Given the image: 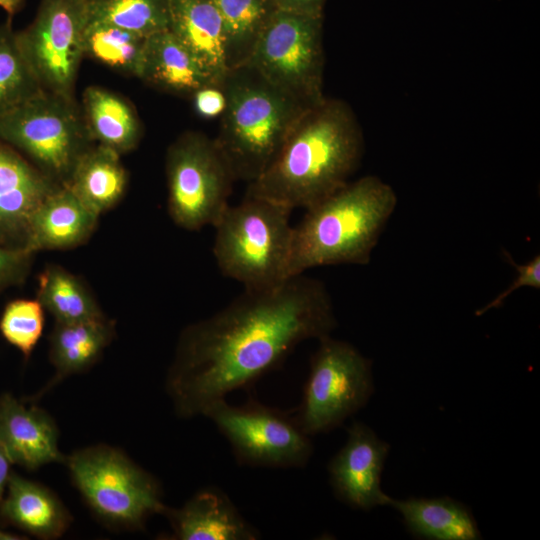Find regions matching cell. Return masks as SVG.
<instances>
[{
    "label": "cell",
    "instance_id": "obj_1",
    "mask_svg": "<svg viewBox=\"0 0 540 540\" xmlns=\"http://www.w3.org/2000/svg\"><path fill=\"white\" fill-rule=\"evenodd\" d=\"M337 321L324 283L304 274L261 290L245 289L181 333L166 389L179 417L203 416L214 402L277 369L307 339Z\"/></svg>",
    "mask_w": 540,
    "mask_h": 540
},
{
    "label": "cell",
    "instance_id": "obj_2",
    "mask_svg": "<svg viewBox=\"0 0 540 540\" xmlns=\"http://www.w3.org/2000/svg\"><path fill=\"white\" fill-rule=\"evenodd\" d=\"M363 153L362 129L350 105L325 97L301 114L245 195L307 209L347 184Z\"/></svg>",
    "mask_w": 540,
    "mask_h": 540
},
{
    "label": "cell",
    "instance_id": "obj_3",
    "mask_svg": "<svg viewBox=\"0 0 540 540\" xmlns=\"http://www.w3.org/2000/svg\"><path fill=\"white\" fill-rule=\"evenodd\" d=\"M397 202L391 185L367 175L305 209L293 226L290 276L319 266L369 264Z\"/></svg>",
    "mask_w": 540,
    "mask_h": 540
},
{
    "label": "cell",
    "instance_id": "obj_4",
    "mask_svg": "<svg viewBox=\"0 0 540 540\" xmlns=\"http://www.w3.org/2000/svg\"><path fill=\"white\" fill-rule=\"evenodd\" d=\"M222 85L226 106L214 140L235 180L249 184L269 166L310 107L272 86L247 64L231 69Z\"/></svg>",
    "mask_w": 540,
    "mask_h": 540
},
{
    "label": "cell",
    "instance_id": "obj_5",
    "mask_svg": "<svg viewBox=\"0 0 540 540\" xmlns=\"http://www.w3.org/2000/svg\"><path fill=\"white\" fill-rule=\"evenodd\" d=\"M292 210L263 198L246 196L225 210L213 226V255L221 273L245 289L277 286L291 276Z\"/></svg>",
    "mask_w": 540,
    "mask_h": 540
},
{
    "label": "cell",
    "instance_id": "obj_6",
    "mask_svg": "<svg viewBox=\"0 0 540 540\" xmlns=\"http://www.w3.org/2000/svg\"><path fill=\"white\" fill-rule=\"evenodd\" d=\"M0 141L63 186L94 144L75 98L44 90L0 117Z\"/></svg>",
    "mask_w": 540,
    "mask_h": 540
},
{
    "label": "cell",
    "instance_id": "obj_7",
    "mask_svg": "<svg viewBox=\"0 0 540 540\" xmlns=\"http://www.w3.org/2000/svg\"><path fill=\"white\" fill-rule=\"evenodd\" d=\"M65 463L86 503L110 525L141 528L149 516L166 509L157 480L115 448H83Z\"/></svg>",
    "mask_w": 540,
    "mask_h": 540
},
{
    "label": "cell",
    "instance_id": "obj_8",
    "mask_svg": "<svg viewBox=\"0 0 540 540\" xmlns=\"http://www.w3.org/2000/svg\"><path fill=\"white\" fill-rule=\"evenodd\" d=\"M167 209L180 228L214 226L229 207L236 181L215 140L198 131L178 137L166 154Z\"/></svg>",
    "mask_w": 540,
    "mask_h": 540
},
{
    "label": "cell",
    "instance_id": "obj_9",
    "mask_svg": "<svg viewBox=\"0 0 540 540\" xmlns=\"http://www.w3.org/2000/svg\"><path fill=\"white\" fill-rule=\"evenodd\" d=\"M323 17L276 10L245 63L272 86L306 107L323 94Z\"/></svg>",
    "mask_w": 540,
    "mask_h": 540
},
{
    "label": "cell",
    "instance_id": "obj_10",
    "mask_svg": "<svg viewBox=\"0 0 540 540\" xmlns=\"http://www.w3.org/2000/svg\"><path fill=\"white\" fill-rule=\"evenodd\" d=\"M371 361L352 344L319 339L299 407L292 413L309 436L328 432L362 408L373 393Z\"/></svg>",
    "mask_w": 540,
    "mask_h": 540
},
{
    "label": "cell",
    "instance_id": "obj_11",
    "mask_svg": "<svg viewBox=\"0 0 540 540\" xmlns=\"http://www.w3.org/2000/svg\"><path fill=\"white\" fill-rule=\"evenodd\" d=\"M203 416L228 440L240 464L265 467H303L313 445L292 413L250 400L241 406L225 399L212 403Z\"/></svg>",
    "mask_w": 540,
    "mask_h": 540
},
{
    "label": "cell",
    "instance_id": "obj_12",
    "mask_svg": "<svg viewBox=\"0 0 540 540\" xmlns=\"http://www.w3.org/2000/svg\"><path fill=\"white\" fill-rule=\"evenodd\" d=\"M88 20L87 0H41L34 20L16 32L20 50L44 91L74 98Z\"/></svg>",
    "mask_w": 540,
    "mask_h": 540
},
{
    "label": "cell",
    "instance_id": "obj_13",
    "mask_svg": "<svg viewBox=\"0 0 540 540\" xmlns=\"http://www.w3.org/2000/svg\"><path fill=\"white\" fill-rule=\"evenodd\" d=\"M345 445L328 464L335 495L355 509L387 506L391 497L381 489V475L390 446L361 422L348 428Z\"/></svg>",
    "mask_w": 540,
    "mask_h": 540
},
{
    "label": "cell",
    "instance_id": "obj_14",
    "mask_svg": "<svg viewBox=\"0 0 540 540\" xmlns=\"http://www.w3.org/2000/svg\"><path fill=\"white\" fill-rule=\"evenodd\" d=\"M59 186L0 141V244L24 248L32 214Z\"/></svg>",
    "mask_w": 540,
    "mask_h": 540
},
{
    "label": "cell",
    "instance_id": "obj_15",
    "mask_svg": "<svg viewBox=\"0 0 540 540\" xmlns=\"http://www.w3.org/2000/svg\"><path fill=\"white\" fill-rule=\"evenodd\" d=\"M0 443L13 464L28 470L66 459L59 451L58 430L52 417L10 393L0 396Z\"/></svg>",
    "mask_w": 540,
    "mask_h": 540
},
{
    "label": "cell",
    "instance_id": "obj_16",
    "mask_svg": "<svg viewBox=\"0 0 540 540\" xmlns=\"http://www.w3.org/2000/svg\"><path fill=\"white\" fill-rule=\"evenodd\" d=\"M98 219L68 187L60 185L32 214L24 248L36 254L78 247L90 239Z\"/></svg>",
    "mask_w": 540,
    "mask_h": 540
},
{
    "label": "cell",
    "instance_id": "obj_17",
    "mask_svg": "<svg viewBox=\"0 0 540 540\" xmlns=\"http://www.w3.org/2000/svg\"><path fill=\"white\" fill-rule=\"evenodd\" d=\"M171 539L178 540H256L258 531L239 513L220 489L205 488L193 495L180 509L166 507Z\"/></svg>",
    "mask_w": 540,
    "mask_h": 540
},
{
    "label": "cell",
    "instance_id": "obj_18",
    "mask_svg": "<svg viewBox=\"0 0 540 540\" xmlns=\"http://www.w3.org/2000/svg\"><path fill=\"white\" fill-rule=\"evenodd\" d=\"M169 30L216 84L229 67L222 18L212 0H169Z\"/></svg>",
    "mask_w": 540,
    "mask_h": 540
},
{
    "label": "cell",
    "instance_id": "obj_19",
    "mask_svg": "<svg viewBox=\"0 0 540 540\" xmlns=\"http://www.w3.org/2000/svg\"><path fill=\"white\" fill-rule=\"evenodd\" d=\"M71 516L59 498L43 485L11 473L0 507V523L42 538L60 537Z\"/></svg>",
    "mask_w": 540,
    "mask_h": 540
},
{
    "label": "cell",
    "instance_id": "obj_20",
    "mask_svg": "<svg viewBox=\"0 0 540 540\" xmlns=\"http://www.w3.org/2000/svg\"><path fill=\"white\" fill-rule=\"evenodd\" d=\"M114 334V323L106 317L76 323L55 322L49 338V357L55 374L29 401L35 402L66 377L91 367Z\"/></svg>",
    "mask_w": 540,
    "mask_h": 540
},
{
    "label": "cell",
    "instance_id": "obj_21",
    "mask_svg": "<svg viewBox=\"0 0 540 540\" xmlns=\"http://www.w3.org/2000/svg\"><path fill=\"white\" fill-rule=\"evenodd\" d=\"M139 78L155 88L183 96L216 84L169 29L146 38Z\"/></svg>",
    "mask_w": 540,
    "mask_h": 540
},
{
    "label": "cell",
    "instance_id": "obj_22",
    "mask_svg": "<svg viewBox=\"0 0 540 540\" xmlns=\"http://www.w3.org/2000/svg\"><path fill=\"white\" fill-rule=\"evenodd\" d=\"M388 506L402 516L408 532L421 539L478 540L481 533L469 508L450 497L391 498Z\"/></svg>",
    "mask_w": 540,
    "mask_h": 540
},
{
    "label": "cell",
    "instance_id": "obj_23",
    "mask_svg": "<svg viewBox=\"0 0 540 540\" xmlns=\"http://www.w3.org/2000/svg\"><path fill=\"white\" fill-rule=\"evenodd\" d=\"M120 156L94 143L80 157L65 185L99 217L112 209L126 190L128 175Z\"/></svg>",
    "mask_w": 540,
    "mask_h": 540
},
{
    "label": "cell",
    "instance_id": "obj_24",
    "mask_svg": "<svg viewBox=\"0 0 540 540\" xmlns=\"http://www.w3.org/2000/svg\"><path fill=\"white\" fill-rule=\"evenodd\" d=\"M82 113L90 138L119 155L138 145L141 123L133 106L118 94L98 86L83 92Z\"/></svg>",
    "mask_w": 540,
    "mask_h": 540
},
{
    "label": "cell",
    "instance_id": "obj_25",
    "mask_svg": "<svg viewBox=\"0 0 540 540\" xmlns=\"http://www.w3.org/2000/svg\"><path fill=\"white\" fill-rule=\"evenodd\" d=\"M37 299L59 323L105 318L83 281L59 265H48L38 276Z\"/></svg>",
    "mask_w": 540,
    "mask_h": 540
},
{
    "label": "cell",
    "instance_id": "obj_26",
    "mask_svg": "<svg viewBox=\"0 0 540 540\" xmlns=\"http://www.w3.org/2000/svg\"><path fill=\"white\" fill-rule=\"evenodd\" d=\"M224 25L229 71L244 65L266 23L277 10L273 0H212Z\"/></svg>",
    "mask_w": 540,
    "mask_h": 540
},
{
    "label": "cell",
    "instance_id": "obj_27",
    "mask_svg": "<svg viewBox=\"0 0 540 540\" xmlns=\"http://www.w3.org/2000/svg\"><path fill=\"white\" fill-rule=\"evenodd\" d=\"M146 38L105 23L88 22L84 56L127 76L140 77Z\"/></svg>",
    "mask_w": 540,
    "mask_h": 540
},
{
    "label": "cell",
    "instance_id": "obj_28",
    "mask_svg": "<svg viewBox=\"0 0 540 540\" xmlns=\"http://www.w3.org/2000/svg\"><path fill=\"white\" fill-rule=\"evenodd\" d=\"M88 22L117 26L141 37L169 29V0H90Z\"/></svg>",
    "mask_w": 540,
    "mask_h": 540
},
{
    "label": "cell",
    "instance_id": "obj_29",
    "mask_svg": "<svg viewBox=\"0 0 540 540\" xmlns=\"http://www.w3.org/2000/svg\"><path fill=\"white\" fill-rule=\"evenodd\" d=\"M43 91L18 45L12 18L0 25V117Z\"/></svg>",
    "mask_w": 540,
    "mask_h": 540
},
{
    "label": "cell",
    "instance_id": "obj_30",
    "mask_svg": "<svg viewBox=\"0 0 540 540\" xmlns=\"http://www.w3.org/2000/svg\"><path fill=\"white\" fill-rule=\"evenodd\" d=\"M44 308L39 300L17 298L9 301L0 316L4 340L28 359L38 344L44 328Z\"/></svg>",
    "mask_w": 540,
    "mask_h": 540
},
{
    "label": "cell",
    "instance_id": "obj_31",
    "mask_svg": "<svg viewBox=\"0 0 540 540\" xmlns=\"http://www.w3.org/2000/svg\"><path fill=\"white\" fill-rule=\"evenodd\" d=\"M34 255L22 247L0 244V293L25 282L31 270Z\"/></svg>",
    "mask_w": 540,
    "mask_h": 540
},
{
    "label": "cell",
    "instance_id": "obj_32",
    "mask_svg": "<svg viewBox=\"0 0 540 540\" xmlns=\"http://www.w3.org/2000/svg\"><path fill=\"white\" fill-rule=\"evenodd\" d=\"M507 261L516 269L517 276L509 287L501 292L481 309L476 311L477 316H481L491 309L500 307L504 301L517 289L522 287H532L540 289V255H535L525 264H517L508 252H505Z\"/></svg>",
    "mask_w": 540,
    "mask_h": 540
},
{
    "label": "cell",
    "instance_id": "obj_33",
    "mask_svg": "<svg viewBox=\"0 0 540 540\" xmlns=\"http://www.w3.org/2000/svg\"><path fill=\"white\" fill-rule=\"evenodd\" d=\"M194 108L205 118L221 116L226 106V95L222 84H208L192 95Z\"/></svg>",
    "mask_w": 540,
    "mask_h": 540
},
{
    "label": "cell",
    "instance_id": "obj_34",
    "mask_svg": "<svg viewBox=\"0 0 540 540\" xmlns=\"http://www.w3.org/2000/svg\"><path fill=\"white\" fill-rule=\"evenodd\" d=\"M277 10L310 17H323L326 0H273Z\"/></svg>",
    "mask_w": 540,
    "mask_h": 540
},
{
    "label": "cell",
    "instance_id": "obj_35",
    "mask_svg": "<svg viewBox=\"0 0 540 540\" xmlns=\"http://www.w3.org/2000/svg\"><path fill=\"white\" fill-rule=\"evenodd\" d=\"M13 464L7 451L0 443V507L5 496L9 477L11 475L10 467Z\"/></svg>",
    "mask_w": 540,
    "mask_h": 540
},
{
    "label": "cell",
    "instance_id": "obj_36",
    "mask_svg": "<svg viewBox=\"0 0 540 540\" xmlns=\"http://www.w3.org/2000/svg\"><path fill=\"white\" fill-rule=\"evenodd\" d=\"M24 5V0H0V7L7 12L8 17L18 13Z\"/></svg>",
    "mask_w": 540,
    "mask_h": 540
},
{
    "label": "cell",
    "instance_id": "obj_37",
    "mask_svg": "<svg viewBox=\"0 0 540 540\" xmlns=\"http://www.w3.org/2000/svg\"><path fill=\"white\" fill-rule=\"evenodd\" d=\"M18 539H25V537H20L19 535L8 532L0 527V540H18Z\"/></svg>",
    "mask_w": 540,
    "mask_h": 540
},
{
    "label": "cell",
    "instance_id": "obj_38",
    "mask_svg": "<svg viewBox=\"0 0 540 540\" xmlns=\"http://www.w3.org/2000/svg\"><path fill=\"white\" fill-rule=\"evenodd\" d=\"M87 1H90V0H87Z\"/></svg>",
    "mask_w": 540,
    "mask_h": 540
}]
</instances>
